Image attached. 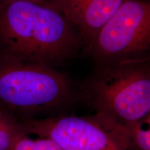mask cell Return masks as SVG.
Here are the masks:
<instances>
[{
    "label": "cell",
    "mask_w": 150,
    "mask_h": 150,
    "mask_svg": "<svg viewBox=\"0 0 150 150\" xmlns=\"http://www.w3.org/2000/svg\"><path fill=\"white\" fill-rule=\"evenodd\" d=\"M124 1L48 0L46 5L57 9L66 18L80 35L86 49Z\"/></svg>",
    "instance_id": "cell-6"
},
{
    "label": "cell",
    "mask_w": 150,
    "mask_h": 150,
    "mask_svg": "<svg viewBox=\"0 0 150 150\" xmlns=\"http://www.w3.org/2000/svg\"><path fill=\"white\" fill-rule=\"evenodd\" d=\"M80 98L56 67L0 55V108L18 121L63 115Z\"/></svg>",
    "instance_id": "cell-2"
},
{
    "label": "cell",
    "mask_w": 150,
    "mask_h": 150,
    "mask_svg": "<svg viewBox=\"0 0 150 150\" xmlns=\"http://www.w3.org/2000/svg\"><path fill=\"white\" fill-rule=\"evenodd\" d=\"M95 115L112 125L149 117V56L96 65L79 89Z\"/></svg>",
    "instance_id": "cell-3"
},
{
    "label": "cell",
    "mask_w": 150,
    "mask_h": 150,
    "mask_svg": "<svg viewBox=\"0 0 150 150\" xmlns=\"http://www.w3.org/2000/svg\"><path fill=\"white\" fill-rule=\"evenodd\" d=\"M34 1L42 4H46L48 0H0V3L1 2H9V1Z\"/></svg>",
    "instance_id": "cell-11"
},
{
    "label": "cell",
    "mask_w": 150,
    "mask_h": 150,
    "mask_svg": "<svg viewBox=\"0 0 150 150\" xmlns=\"http://www.w3.org/2000/svg\"><path fill=\"white\" fill-rule=\"evenodd\" d=\"M20 131L19 121L16 120L0 127V150H10Z\"/></svg>",
    "instance_id": "cell-9"
},
{
    "label": "cell",
    "mask_w": 150,
    "mask_h": 150,
    "mask_svg": "<svg viewBox=\"0 0 150 150\" xmlns=\"http://www.w3.org/2000/svg\"><path fill=\"white\" fill-rule=\"evenodd\" d=\"M22 132L46 138L65 150H127L102 120L93 115H60L19 121Z\"/></svg>",
    "instance_id": "cell-5"
},
{
    "label": "cell",
    "mask_w": 150,
    "mask_h": 150,
    "mask_svg": "<svg viewBox=\"0 0 150 150\" xmlns=\"http://www.w3.org/2000/svg\"><path fill=\"white\" fill-rule=\"evenodd\" d=\"M149 0H125L83 52L96 65L149 56Z\"/></svg>",
    "instance_id": "cell-4"
},
{
    "label": "cell",
    "mask_w": 150,
    "mask_h": 150,
    "mask_svg": "<svg viewBox=\"0 0 150 150\" xmlns=\"http://www.w3.org/2000/svg\"><path fill=\"white\" fill-rule=\"evenodd\" d=\"M13 120L16 119L13 117H11L10 115H8V113H6L5 111H4L3 110H1V108H0V127L5 125V124H6L7 122H8Z\"/></svg>",
    "instance_id": "cell-10"
},
{
    "label": "cell",
    "mask_w": 150,
    "mask_h": 150,
    "mask_svg": "<svg viewBox=\"0 0 150 150\" xmlns=\"http://www.w3.org/2000/svg\"><path fill=\"white\" fill-rule=\"evenodd\" d=\"M123 142L129 150H150L149 117L124 125Z\"/></svg>",
    "instance_id": "cell-7"
},
{
    "label": "cell",
    "mask_w": 150,
    "mask_h": 150,
    "mask_svg": "<svg viewBox=\"0 0 150 150\" xmlns=\"http://www.w3.org/2000/svg\"><path fill=\"white\" fill-rule=\"evenodd\" d=\"M85 49L57 9L29 1L0 3V55L56 67Z\"/></svg>",
    "instance_id": "cell-1"
},
{
    "label": "cell",
    "mask_w": 150,
    "mask_h": 150,
    "mask_svg": "<svg viewBox=\"0 0 150 150\" xmlns=\"http://www.w3.org/2000/svg\"><path fill=\"white\" fill-rule=\"evenodd\" d=\"M10 150H65L57 142L46 138L35 139L24 134L20 129Z\"/></svg>",
    "instance_id": "cell-8"
}]
</instances>
